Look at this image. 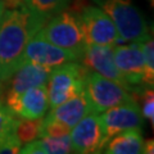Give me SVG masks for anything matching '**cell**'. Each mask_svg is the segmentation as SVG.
Returning <instances> with one entry per match:
<instances>
[{"label": "cell", "instance_id": "cell-5", "mask_svg": "<svg viewBox=\"0 0 154 154\" xmlns=\"http://www.w3.org/2000/svg\"><path fill=\"white\" fill-rule=\"evenodd\" d=\"M85 93L90 102L91 110L95 113H102L114 105L136 100L130 90L121 84L89 69L85 76Z\"/></svg>", "mask_w": 154, "mask_h": 154}, {"label": "cell", "instance_id": "cell-2", "mask_svg": "<svg viewBox=\"0 0 154 154\" xmlns=\"http://www.w3.org/2000/svg\"><path fill=\"white\" fill-rule=\"evenodd\" d=\"M93 3L112 19L122 41L141 42L149 36L148 23L132 0H93Z\"/></svg>", "mask_w": 154, "mask_h": 154}, {"label": "cell", "instance_id": "cell-27", "mask_svg": "<svg viewBox=\"0 0 154 154\" xmlns=\"http://www.w3.org/2000/svg\"><path fill=\"white\" fill-rule=\"evenodd\" d=\"M0 104H3V102H2V96H0Z\"/></svg>", "mask_w": 154, "mask_h": 154}, {"label": "cell", "instance_id": "cell-24", "mask_svg": "<svg viewBox=\"0 0 154 154\" xmlns=\"http://www.w3.org/2000/svg\"><path fill=\"white\" fill-rule=\"evenodd\" d=\"M153 148H154V141L152 140H148V141H144V146H143V153L145 154H153Z\"/></svg>", "mask_w": 154, "mask_h": 154}, {"label": "cell", "instance_id": "cell-21", "mask_svg": "<svg viewBox=\"0 0 154 154\" xmlns=\"http://www.w3.org/2000/svg\"><path fill=\"white\" fill-rule=\"evenodd\" d=\"M69 132H71V127H68L66 123L60 122V121H57V119H53V118H48L44 116V118H42V125H41L40 136L58 137V136L69 135Z\"/></svg>", "mask_w": 154, "mask_h": 154}, {"label": "cell", "instance_id": "cell-14", "mask_svg": "<svg viewBox=\"0 0 154 154\" xmlns=\"http://www.w3.org/2000/svg\"><path fill=\"white\" fill-rule=\"evenodd\" d=\"M90 112H93V110H91L90 102L84 89L73 98L68 99L67 102L59 104L55 108H51V110L45 117L60 121L72 128L81 118H84Z\"/></svg>", "mask_w": 154, "mask_h": 154}, {"label": "cell", "instance_id": "cell-18", "mask_svg": "<svg viewBox=\"0 0 154 154\" xmlns=\"http://www.w3.org/2000/svg\"><path fill=\"white\" fill-rule=\"evenodd\" d=\"M42 118H18L14 130L18 140L22 144H26L40 136Z\"/></svg>", "mask_w": 154, "mask_h": 154}, {"label": "cell", "instance_id": "cell-4", "mask_svg": "<svg viewBox=\"0 0 154 154\" xmlns=\"http://www.w3.org/2000/svg\"><path fill=\"white\" fill-rule=\"evenodd\" d=\"M86 69L77 60L59 66L50 72L46 82L49 108H55L85 89Z\"/></svg>", "mask_w": 154, "mask_h": 154}, {"label": "cell", "instance_id": "cell-26", "mask_svg": "<svg viewBox=\"0 0 154 154\" xmlns=\"http://www.w3.org/2000/svg\"><path fill=\"white\" fill-rule=\"evenodd\" d=\"M2 84H3V82H0V95H2V90H3V88H2Z\"/></svg>", "mask_w": 154, "mask_h": 154}, {"label": "cell", "instance_id": "cell-19", "mask_svg": "<svg viewBox=\"0 0 154 154\" xmlns=\"http://www.w3.org/2000/svg\"><path fill=\"white\" fill-rule=\"evenodd\" d=\"M141 51L144 57V69H145V85L153 88L154 84V42L153 37L149 35L145 40L141 41Z\"/></svg>", "mask_w": 154, "mask_h": 154}, {"label": "cell", "instance_id": "cell-16", "mask_svg": "<svg viewBox=\"0 0 154 154\" xmlns=\"http://www.w3.org/2000/svg\"><path fill=\"white\" fill-rule=\"evenodd\" d=\"M22 154H69L73 153L69 135L64 136H40L21 148Z\"/></svg>", "mask_w": 154, "mask_h": 154}, {"label": "cell", "instance_id": "cell-6", "mask_svg": "<svg viewBox=\"0 0 154 154\" xmlns=\"http://www.w3.org/2000/svg\"><path fill=\"white\" fill-rule=\"evenodd\" d=\"M79 16L86 44L116 46L121 41L112 19L98 5H85Z\"/></svg>", "mask_w": 154, "mask_h": 154}, {"label": "cell", "instance_id": "cell-3", "mask_svg": "<svg viewBox=\"0 0 154 154\" xmlns=\"http://www.w3.org/2000/svg\"><path fill=\"white\" fill-rule=\"evenodd\" d=\"M38 33L51 44L75 53L79 58L86 46L80 16L72 9L66 8L53 16Z\"/></svg>", "mask_w": 154, "mask_h": 154}, {"label": "cell", "instance_id": "cell-25", "mask_svg": "<svg viewBox=\"0 0 154 154\" xmlns=\"http://www.w3.org/2000/svg\"><path fill=\"white\" fill-rule=\"evenodd\" d=\"M7 9H8L7 8V0H0V21H2V18H3Z\"/></svg>", "mask_w": 154, "mask_h": 154}, {"label": "cell", "instance_id": "cell-23", "mask_svg": "<svg viewBox=\"0 0 154 154\" xmlns=\"http://www.w3.org/2000/svg\"><path fill=\"white\" fill-rule=\"evenodd\" d=\"M21 148L22 143L18 140L14 132L0 143V154H18L21 153Z\"/></svg>", "mask_w": 154, "mask_h": 154}, {"label": "cell", "instance_id": "cell-11", "mask_svg": "<svg viewBox=\"0 0 154 154\" xmlns=\"http://www.w3.org/2000/svg\"><path fill=\"white\" fill-rule=\"evenodd\" d=\"M113 48L114 46H109V45L86 44L79 60H81V64L86 69L96 72V73L107 77L109 80H113L116 82L121 84L127 90L132 91L130 85L125 80V77L122 76V73L117 68V66H116Z\"/></svg>", "mask_w": 154, "mask_h": 154}, {"label": "cell", "instance_id": "cell-8", "mask_svg": "<svg viewBox=\"0 0 154 154\" xmlns=\"http://www.w3.org/2000/svg\"><path fill=\"white\" fill-rule=\"evenodd\" d=\"M75 60H79L77 54L51 44L45 37H42L37 31L27 42L25 51L22 54L21 64L35 63L54 69L59 66H63L66 63Z\"/></svg>", "mask_w": 154, "mask_h": 154}, {"label": "cell", "instance_id": "cell-7", "mask_svg": "<svg viewBox=\"0 0 154 154\" xmlns=\"http://www.w3.org/2000/svg\"><path fill=\"white\" fill-rule=\"evenodd\" d=\"M99 121L103 131L104 144H107L110 137L119 132L132 128L141 130L144 126V118L136 100L103 110L102 114H99Z\"/></svg>", "mask_w": 154, "mask_h": 154}, {"label": "cell", "instance_id": "cell-9", "mask_svg": "<svg viewBox=\"0 0 154 154\" xmlns=\"http://www.w3.org/2000/svg\"><path fill=\"white\" fill-rule=\"evenodd\" d=\"M73 153L95 154L104 149L103 131L99 121V113L90 112L81 118L69 132Z\"/></svg>", "mask_w": 154, "mask_h": 154}, {"label": "cell", "instance_id": "cell-1", "mask_svg": "<svg viewBox=\"0 0 154 154\" xmlns=\"http://www.w3.org/2000/svg\"><path fill=\"white\" fill-rule=\"evenodd\" d=\"M45 23L23 5L5 11L0 21V82H7L18 68L28 40Z\"/></svg>", "mask_w": 154, "mask_h": 154}, {"label": "cell", "instance_id": "cell-10", "mask_svg": "<svg viewBox=\"0 0 154 154\" xmlns=\"http://www.w3.org/2000/svg\"><path fill=\"white\" fill-rule=\"evenodd\" d=\"M113 55L116 66L132 91H135L136 88H139L140 91L148 88L144 80L145 69L141 42H130L127 45L116 46L113 48Z\"/></svg>", "mask_w": 154, "mask_h": 154}, {"label": "cell", "instance_id": "cell-22", "mask_svg": "<svg viewBox=\"0 0 154 154\" xmlns=\"http://www.w3.org/2000/svg\"><path fill=\"white\" fill-rule=\"evenodd\" d=\"M140 100H141V116L143 118L149 119L150 123L154 122V94L153 88H145L140 91Z\"/></svg>", "mask_w": 154, "mask_h": 154}, {"label": "cell", "instance_id": "cell-15", "mask_svg": "<svg viewBox=\"0 0 154 154\" xmlns=\"http://www.w3.org/2000/svg\"><path fill=\"white\" fill-rule=\"evenodd\" d=\"M144 146L143 132L139 128L126 130L110 137L104 145L107 154H141Z\"/></svg>", "mask_w": 154, "mask_h": 154}, {"label": "cell", "instance_id": "cell-13", "mask_svg": "<svg viewBox=\"0 0 154 154\" xmlns=\"http://www.w3.org/2000/svg\"><path fill=\"white\" fill-rule=\"evenodd\" d=\"M8 108L18 118H42L49 109L46 85L27 89Z\"/></svg>", "mask_w": 154, "mask_h": 154}, {"label": "cell", "instance_id": "cell-20", "mask_svg": "<svg viewBox=\"0 0 154 154\" xmlns=\"http://www.w3.org/2000/svg\"><path fill=\"white\" fill-rule=\"evenodd\" d=\"M17 121L18 117H16V114L7 105L0 104V143L5 140L9 135L14 134Z\"/></svg>", "mask_w": 154, "mask_h": 154}, {"label": "cell", "instance_id": "cell-17", "mask_svg": "<svg viewBox=\"0 0 154 154\" xmlns=\"http://www.w3.org/2000/svg\"><path fill=\"white\" fill-rule=\"evenodd\" d=\"M21 2L23 7H26L30 12L48 22L57 13L68 8L71 0H21Z\"/></svg>", "mask_w": 154, "mask_h": 154}, {"label": "cell", "instance_id": "cell-12", "mask_svg": "<svg viewBox=\"0 0 154 154\" xmlns=\"http://www.w3.org/2000/svg\"><path fill=\"white\" fill-rule=\"evenodd\" d=\"M53 69L35 63H22L7 80L9 86L5 93V105H11L16 102L17 98L23 91L33 86L46 85L50 72Z\"/></svg>", "mask_w": 154, "mask_h": 154}]
</instances>
